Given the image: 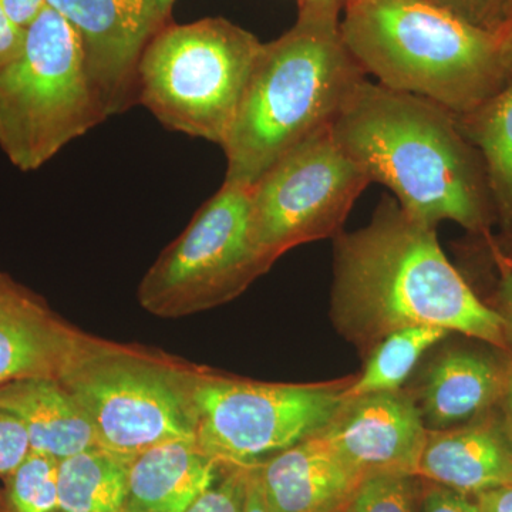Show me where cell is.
I'll list each match as a JSON object with an SVG mask.
<instances>
[{
  "instance_id": "4316f807",
  "label": "cell",
  "mask_w": 512,
  "mask_h": 512,
  "mask_svg": "<svg viewBox=\"0 0 512 512\" xmlns=\"http://www.w3.org/2000/svg\"><path fill=\"white\" fill-rule=\"evenodd\" d=\"M420 512H483L467 495L421 478Z\"/></svg>"
},
{
  "instance_id": "cb8c5ba5",
  "label": "cell",
  "mask_w": 512,
  "mask_h": 512,
  "mask_svg": "<svg viewBox=\"0 0 512 512\" xmlns=\"http://www.w3.org/2000/svg\"><path fill=\"white\" fill-rule=\"evenodd\" d=\"M451 15L493 35L503 36L512 23V0H430Z\"/></svg>"
},
{
  "instance_id": "e575fe53",
  "label": "cell",
  "mask_w": 512,
  "mask_h": 512,
  "mask_svg": "<svg viewBox=\"0 0 512 512\" xmlns=\"http://www.w3.org/2000/svg\"><path fill=\"white\" fill-rule=\"evenodd\" d=\"M157 2L161 15H163L164 18L168 20V18H170L171 9H173L175 0H157Z\"/></svg>"
},
{
  "instance_id": "5b68a950",
  "label": "cell",
  "mask_w": 512,
  "mask_h": 512,
  "mask_svg": "<svg viewBox=\"0 0 512 512\" xmlns=\"http://www.w3.org/2000/svg\"><path fill=\"white\" fill-rule=\"evenodd\" d=\"M194 365L89 336L59 380L82 407L97 446L131 460L174 440H195Z\"/></svg>"
},
{
  "instance_id": "74e56055",
  "label": "cell",
  "mask_w": 512,
  "mask_h": 512,
  "mask_svg": "<svg viewBox=\"0 0 512 512\" xmlns=\"http://www.w3.org/2000/svg\"><path fill=\"white\" fill-rule=\"evenodd\" d=\"M298 2H312V0H298Z\"/></svg>"
},
{
  "instance_id": "7c38bea8",
  "label": "cell",
  "mask_w": 512,
  "mask_h": 512,
  "mask_svg": "<svg viewBox=\"0 0 512 512\" xmlns=\"http://www.w3.org/2000/svg\"><path fill=\"white\" fill-rule=\"evenodd\" d=\"M416 400L402 390L350 397L316 436L363 476H417L427 439Z\"/></svg>"
},
{
  "instance_id": "f546056e",
  "label": "cell",
  "mask_w": 512,
  "mask_h": 512,
  "mask_svg": "<svg viewBox=\"0 0 512 512\" xmlns=\"http://www.w3.org/2000/svg\"><path fill=\"white\" fill-rule=\"evenodd\" d=\"M9 18L22 29L28 28L46 8V0H0Z\"/></svg>"
},
{
  "instance_id": "4dcf8cb0",
  "label": "cell",
  "mask_w": 512,
  "mask_h": 512,
  "mask_svg": "<svg viewBox=\"0 0 512 512\" xmlns=\"http://www.w3.org/2000/svg\"><path fill=\"white\" fill-rule=\"evenodd\" d=\"M476 503L483 512H512V485L478 494Z\"/></svg>"
},
{
  "instance_id": "ac0fdd59",
  "label": "cell",
  "mask_w": 512,
  "mask_h": 512,
  "mask_svg": "<svg viewBox=\"0 0 512 512\" xmlns=\"http://www.w3.org/2000/svg\"><path fill=\"white\" fill-rule=\"evenodd\" d=\"M0 410L28 431L35 453L60 461L97 446L82 407L59 379L33 377L0 386Z\"/></svg>"
},
{
  "instance_id": "3957f363",
  "label": "cell",
  "mask_w": 512,
  "mask_h": 512,
  "mask_svg": "<svg viewBox=\"0 0 512 512\" xmlns=\"http://www.w3.org/2000/svg\"><path fill=\"white\" fill-rule=\"evenodd\" d=\"M342 8L299 2L295 25L264 43L222 144L224 183L251 188L296 144L332 126L366 73L340 30Z\"/></svg>"
},
{
  "instance_id": "e0dca14e",
  "label": "cell",
  "mask_w": 512,
  "mask_h": 512,
  "mask_svg": "<svg viewBox=\"0 0 512 512\" xmlns=\"http://www.w3.org/2000/svg\"><path fill=\"white\" fill-rule=\"evenodd\" d=\"M507 373L490 357L450 350L434 360L421 380L417 406L427 430H446L476 419L505 392Z\"/></svg>"
},
{
  "instance_id": "7a4b0ae2",
  "label": "cell",
  "mask_w": 512,
  "mask_h": 512,
  "mask_svg": "<svg viewBox=\"0 0 512 512\" xmlns=\"http://www.w3.org/2000/svg\"><path fill=\"white\" fill-rule=\"evenodd\" d=\"M343 153L410 217L487 234L497 221L483 157L436 101L363 79L332 123Z\"/></svg>"
},
{
  "instance_id": "7402d4cb",
  "label": "cell",
  "mask_w": 512,
  "mask_h": 512,
  "mask_svg": "<svg viewBox=\"0 0 512 512\" xmlns=\"http://www.w3.org/2000/svg\"><path fill=\"white\" fill-rule=\"evenodd\" d=\"M55 458L32 453L0 487V512H60Z\"/></svg>"
},
{
  "instance_id": "8992f818",
  "label": "cell",
  "mask_w": 512,
  "mask_h": 512,
  "mask_svg": "<svg viewBox=\"0 0 512 512\" xmlns=\"http://www.w3.org/2000/svg\"><path fill=\"white\" fill-rule=\"evenodd\" d=\"M82 40L46 5L25 29L19 56L0 72V150L20 171H36L106 120Z\"/></svg>"
},
{
  "instance_id": "603a6c76",
  "label": "cell",
  "mask_w": 512,
  "mask_h": 512,
  "mask_svg": "<svg viewBox=\"0 0 512 512\" xmlns=\"http://www.w3.org/2000/svg\"><path fill=\"white\" fill-rule=\"evenodd\" d=\"M421 478L379 473L365 477L343 512H420Z\"/></svg>"
},
{
  "instance_id": "484cf974",
  "label": "cell",
  "mask_w": 512,
  "mask_h": 512,
  "mask_svg": "<svg viewBox=\"0 0 512 512\" xmlns=\"http://www.w3.org/2000/svg\"><path fill=\"white\" fill-rule=\"evenodd\" d=\"M32 453L28 431L12 414L0 410V477L13 473Z\"/></svg>"
},
{
  "instance_id": "277c9868",
  "label": "cell",
  "mask_w": 512,
  "mask_h": 512,
  "mask_svg": "<svg viewBox=\"0 0 512 512\" xmlns=\"http://www.w3.org/2000/svg\"><path fill=\"white\" fill-rule=\"evenodd\" d=\"M340 30L366 76L457 116L480 106L512 74L503 36L474 28L430 0H350Z\"/></svg>"
},
{
  "instance_id": "8fae6325",
  "label": "cell",
  "mask_w": 512,
  "mask_h": 512,
  "mask_svg": "<svg viewBox=\"0 0 512 512\" xmlns=\"http://www.w3.org/2000/svg\"><path fill=\"white\" fill-rule=\"evenodd\" d=\"M76 30L94 93L107 119L137 103L141 56L167 25L157 0H46Z\"/></svg>"
},
{
  "instance_id": "d4e9b609",
  "label": "cell",
  "mask_w": 512,
  "mask_h": 512,
  "mask_svg": "<svg viewBox=\"0 0 512 512\" xmlns=\"http://www.w3.org/2000/svg\"><path fill=\"white\" fill-rule=\"evenodd\" d=\"M249 467L222 466L214 485L187 512H244Z\"/></svg>"
},
{
  "instance_id": "d590c367",
  "label": "cell",
  "mask_w": 512,
  "mask_h": 512,
  "mask_svg": "<svg viewBox=\"0 0 512 512\" xmlns=\"http://www.w3.org/2000/svg\"><path fill=\"white\" fill-rule=\"evenodd\" d=\"M315 3H325V5H335L339 6V8H345L346 3L350 2V0H312Z\"/></svg>"
},
{
  "instance_id": "2e32d148",
  "label": "cell",
  "mask_w": 512,
  "mask_h": 512,
  "mask_svg": "<svg viewBox=\"0 0 512 512\" xmlns=\"http://www.w3.org/2000/svg\"><path fill=\"white\" fill-rule=\"evenodd\" d=\"M221 468L195 440L148 448L128 464L126 512H187L214 485Z\"/></svg>"
},
{
  "instance_id": "d6a6232c",
  "label": "cell",
  "mask_w": 512,
  "mask_h": 512,
  "mask_svg": "<svg viewBox=\"0 0 512 512\" xmlns=\"http://www.w3.org/2000/svg\"><path fill=\"white\" fill-rule=\"evenodd\" d=\"M29 293L28 289L16 284L10 276L0 271V308L22 301Z\"/></svg>"
},
{
  "instance_id": "d6986e66",
  "label": "cell",
  "mask_w": 512,
  "mask_h": 512,
  "mask_svg": "<svg viewBox=\"0 0 512 512\" xmlns=\"http://www.w3.org/2000/svg\"><path fill=\"white\" fill-rule=\"evenodd\" d=\"M467 140L483 157L495 218L512 234V74L476 109L457 116Z\"/></svg>"
},
{
  "instance_id": "9a60e30c",
  "label": "cell",
  "mask_w": 512,
  "mask_h": 512,
  "mask_svg": "<svg viewBox=\"0 0 512 512\" xmlns=\"http://www.w3.org/2000/svg\"><path fill=\"white\" fill-rule=\"evenodd\" d=\"M89 336L33 293L0 308V386L33 377L59 379Z\"/></svg>"
},
{
  "instance_id": "30bf717a",
  "label": "cell",
  "mask_w": 512,
  "mask_h": 512,
  "mask_svg": "<svg viewBox=\"0 0 512 512\" xmlns=\"http://www.w3.org/2000/svg\"><path fill=\"white\" fill-rule=\"evenodd\" d=\"M372 183L343 153L332 126L296 144L251 188V229L269 265L299 245L336 238Z\"/></svg>"
},
{
  "instance_id": "ba28073f",
  "label": "cell",
  "mask_w": 512,
  "mask_h": 512,
  "mask_svg": "<svg viewBox=\"0 0 512 512\" xmlns=\"http://www.w3.org/2000/svg\"><path fill=\"white\" fill-rule=\"evenodd\" d=\"M355 376L325 383H265L195 366V441L222 466L251 467L318 434Z\"/></svg>"
},
{
  "instance_id": "ffe728a7",
  "label": "cell",
  "mask_w": 512,
  "mask_h": 512,
  "mask_svg": "<svg viewBox=\"0 0 512 512\" xmlns=\"http://www.w3.org/2000/svg\"><path fill=\"white\" fill-rule=\"evenodd\" d=\"M130 460L101 447L59 461L60 512H126Z\"/></svg>"
},
{
  "instance_id": "44dd1931",
  "label": "cell",
  "mask_w": 512,
  "mask_h": 512,
  "mask_svg": "<svg viewBox=\"0 0 512 512\" xmlns=\"http://www.w3.org/2000/svg\"><path fill=\"white\" fill-rule=\"evenodd\" d=\"M448 333L437 326L423 325L400 329L387 336L367 356L366 366L350 384L346 399L402 389L421 356L446 339Z\"/></svg>"
},
{
  "instance_id": "9c48e42d",
  "label": "cell",
  "mask_w": 512,
  "mask_h": 512,
  "mask_svg": "<svg viewBox=\"0 0 512 512\" xmlns=\"http://www.w3.org/2000/svg\"><path fill=\"white\" fill-rule=\"evenodd\" d=\"M269 269L252 237L249 188L224 183L151 265L137 299L158 318H184L232 301Z\"/></svg>"
},
{
  "instance_id": "4fadbf2b",
  "label": "cell",
  "mask_w": 512,
  "mask_h": 512,
  "mask_svg": "<svg viewBox=\"0 0 512 512\" xmlns=\"http://www.w3.org/2000/svg\"><path fill=\"white\" fill-rule=\"evenodd\" d=\"M271 512H343L365 476L318 436L258 464Z\"/></svg>"
},
{
  "instance_id": "f1b7e54d",
  "label": "cell",
  "mask_w": 512,
  "mask_h": 512,
  "mask_svg": "<svg viewBox=\"0 0 512 512\" xmlns=\"http://www.w3.org/2000/svg\"><path fill=\"white\" fill-rule=\"evenodd\" d=\"M497 312L504 320L505 338L512 348V269H501V278L497 289Z\"/></svg>"
},
{
  "instance_id": "5bb4252c",
  "label": "cell",
  "mask_w": 512,
  "mask_h": 512,
  "mask_svg": "<svg viewBox=\"0 0 512 512\" xmlns=\"http://www.w3.org/2000/svg\"><path fill=\"white\" fill-rule=\"evenodd\" d=\"M417 477L464 495L512 485V446L494 424L429 430Z\"/></svg>"
},
{
  "instance_id": "1f68e13d",
  "label": "cell",
  "mask_w": 512,
  "mask_h": 512,
  "mask_svg": "<svg viewBox=\"0 0 512 512\" xmlns=\"http://www.w3.org/2000/svg\"><path fill=\"white\" fill-rule=\"evenodd\" d=\"M244 512H271L268 503H266L261 478H259L258 464L249 467Z\"/></svg>"
},
{
  "instance_id": "6da1fadb",
  "label": "cell",
  "mask_w": 512,
  "mask_h": 512,
  "mask_svg": "<svg viewBox=\"0 0 512 512\" xmlns=\"http://www.w3.org/2000/svg\"><path fill=\"white\" fill-rule=\"evenodd\" d=\"M330 316L363 355L397 330L437 326L508 348L504 320L441 249L436 228L383 197L366 227L335 238Z\"/></svg>"
},
{
  "instance_id": "836d02e7",
  "label": "cell",
  "mask_w": 512,
  "mask_h": 512,
  "mask_svg": "<svg viewBox=\"0 0 512 512\" xmlns=\"http://www.w3.org/2000/svg\"><path fill=\"white\" fill-rule=\"evenodd\" d=\"M503 39L505 55H507L508 63H510L512 69V23L510 25V28L507 29V32L504 33Z\"/></svg>"
},
{
  "instance_id": "52a82bcc",
  "label": "cell",
  "mask_w": 512,
  "mask_h": 512,
  "mask_svg": "<svg viewBox=\"0 0 512 512\" xmlns=\"http://www.w3.org/2000/svg\"><path fill=\"white\" fill-rule=\"evenodd\" d=\"M264 43L222 18L165 25L137 72V103L168 130L222 147Z\"/></svg>"
},
{
  "instance_id": "8d00e7d4",
  "label": "cell",
  "mask_w": 512,
  "mask_h": 512,
  "mask_svg": "<svg viewBox=\"0 0 512 512\" xmlns=\"http://www.w3.org/2000/svg\"><path fill=\"white\" fill-rule=\"evenodd\" d=\"M505 396H507L508 404H510V410L512 413V373H510V377H508L507 392H505Z\"/></svg>"
},
{
  "instance_id": "83f0119b",
  "label": "cell",
  "mask_w": 512,
  "mask_h": 512,
  "mask_svg": "<svg viewBox=\"0 0 512 512\" xmlns=\"http://www.w3.org/2000/svg\"><path fill=\"white\" fill-rule=\"evenodd\" d=\"M23 42H25V29L20 28L9 18L0 3V72L19 56Z\"/></svg>"
}]
</instances>
